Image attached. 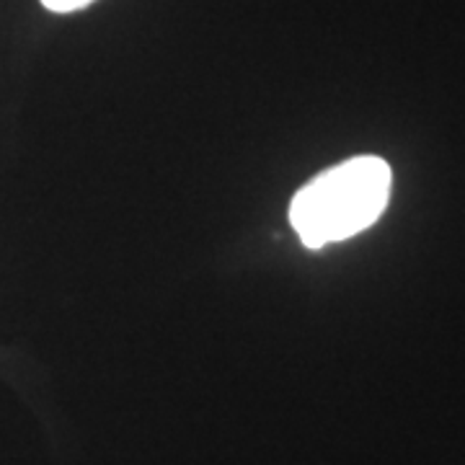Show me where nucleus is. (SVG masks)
<instances>
[{
    "label": "nucleus",
    "instance_id": "f03ea898",
    "mask_svg": "<svg viewBox=\"0 0 465 465\" xmlns=\"http://www.w3.org/2000/svg\"><path fill=\"white\" fill-rule=\"evenodd\" d=\"M94 0H42V5L52 11V14H73L81 11L85 5H91Z\"/></svg>",
    "mask_w": 465,
    "mask_h": 465
},
{
    "label": "nucleus",
    "instance_id": "f257e3e1",
    "mask_svg": "<svg viewBox=\"0 0 465 465\" xmlns=\"http://www.w3.org/2000/svg\"><path fill=\"white\" fill-rule=\"evenodd\" d=\"M391 183L393 173L382 158H349L300 189L290 204V223L305 249L341 243L381 220Z\"/></svg>",
    "mask_w": 465,
    "mask_h": 465
}]
</instances>
